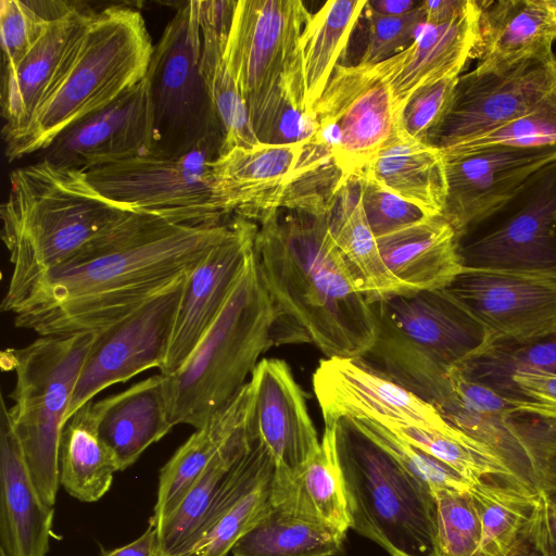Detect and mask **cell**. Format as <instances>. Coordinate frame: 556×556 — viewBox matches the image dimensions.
I'll use <instances>...</instances> for the list:
<instances>
[{"instance_id": "6da1fadb", "label": "cell", "mask_w": 556, "mask_h": 556, "mask_svg": "<svg viewBox=\"0 0 556 556\" xmlns=\"http://www.w3.org/2000/svg\"><path fill=\"white\" fill-rule=\"evenodd\" d=\"M228 228L126 213L1 308L41 337L96 332L187 275Z\"/></svg>"}, {"instance_id": "7a4b0ae2", "label": "cell", "mask_w": 556, "mask_h": 556, "mask_svg": "<svg viewBox=\"0 0 556 556\" xmlns=\"http://www.w3.org/2000/svg\"><path fill=\"white\" fill-rule=\"evenodd\" d=\"M257 222L254 255L276 320L274 344L313 343L328 358L358 359L374 344L370 303L331 230V214L287 210Z\"/></svg>"}, {"instance_id": "3957f363", "label": "cell", "mask_w": 556, "mask_h": 556, "mask_svg": "<svg viewBox=\"0 0 556 556\" xmlns=\"http://www.w3.org/2000/svg\"><path fill=\"white\" fill-rule=\"evenodd\" d=\"M153 48L139 11L123 5L93 11L27 125L4 140L8 161L42 152L65 129L135 87L147 75Z\"/></svg>"}, {"instance_id": "277c9868", "label": "cell", "mask_w": 556, "mask_h": 556, "mask_svg": "<svg viewBox=\"0 0 556 556\" xmlns=\"http://www.w3.org/2000/svg\"><path fill=\"white\" fill-rule=\"evenodd\" d=\"M126 213L103 198L85 172L45 159L12 170L0 206L1 239L12 264L1 306Z\"/></svg>"}, {"instance_id": "5b68a950", "label": "cell", "mask_w": 556, "mask_h": 556, "mask_svg": "<svg viewBox=\"0 0 556 556\" xmlns=\"http://www.w3.org/2000/svg\"><path fill=\"white\" fill-rule=\"evenodd\" d=\"M311 17L300 0L236 1L225 54L260 142L295 143L315 131L301 52Z\"/></svg>"}, {"instance_id": "8992f818", "label": "cell", "mask_w": 556, "mask_h": 556, "mask_svg": "<svg viewBox=\"0 0 556 556\" xmlns=\"http://www.w3.org/2000/svg\"><path fill=\"white\" fill-rule=\"evenodd\" d=\"M370 307L376 339L356 361L433 406L450 392L451 370L489 343L444 289L394 293Z\"/></svg>"}, {"instance_id": "52a82bcc", "label": "cell", "mask_w": 556, "mask_h": 556, "mask_svg": "<svg viewBox=\"0 0 556 556\" xmlns=\"http://www.w3.org/2000/svg\"><path fill=\"white\" fill-rule=\"evenodd\" d=\"M275 320L253 252L214 324L186 362L165 375L174 426L198 429L235 399L275 345Z\"/></svg>"}, {"instance_id": "ba28073f", "label": "cell", "mask_w": 556, "mask_h": 556, "mask_svg": "<svg viewBox=\"0 0 556 556\" xmlns=\"http://www.w3.org/2000/svg\"><path fill=\"white\" fill-rule=\"evenodd\" d=\"M94 332L39 336L1 352V367L15 375L7 406L31 480L49 506L60 486V440L65 415Z\"/></svg>"}, {"instance_id": "9c48e42d", "label": "cell", "mask_w": 556, "mask_h": 556, "mask_svg": "<svg viewBox=\"0 0 556 556\" xmlns=\"http://www.w3.org/2000/svg\"><path fill=\"white\" fill-rule=\"evenodd\" d=\"M337 453L350 529L390 556H428L435 505L430 489L358 430L350 418L337 421Z\"/></svg>"}, {"instance_id": "30bf717a", "label": "cell", "mask_w": 556, "mask_h": 556, "mask_svg": "<svg viewBox=\"0 0 556 556\" xmlns=\"http://www.w3.org/2000/svg\"><path fill=\"white\" fill-rule=\"evenodd\" d=\"M199 1H187L153 48L147 78L153 108L151 153L180 156L204 144L222 148V129L201 71Z\"/></svg>"}, {"instance_id": "8fae6325", "label": "cell", "mask_w": 556, "mask_h": 556, "mask_svg": "<svg viewBox=\"0 0 556 556\" xmlns=\"http://www.w3.org/2000/svg\"><path fill=\"white\" fill-rule=\"evenodd\" d=\"M403 58L404 51L376 64H338L312 108L311 139L330 153L344 186L376 156L399 123L391 80Z\"/></svg>"}, {"instance_id": "7c38bea8", "label": "cell", "mask_w": 556, "mask_h": 556, "mask_svg": "<svg viewBox=\"0 0 556 556\" xmlns=\"http://www.w3.org/2000/svg\"><path fill=\"white\" fill-rule=\"evenodd\" d=\"M219 153V144L207 143L180 156L148 153L85 173L103 198L125 212L215 225L225 216L215 203L211 177Z\"/></svg>"}, {"instance_id": "4fadbf2b", "label": "cell", "mask_w": 556, "mask_h": 556, "mask_svg": "<svg viewBox=\"0 0 556 556\" xmlns=\"http://www.w3.org/2000/svg\"><path fill=\"white\" fill-rule=\"evenodd\" d=\"M466 268L556 269V160L457 238Z\"/></svg>"}, {"instance_id": "5bb4252c", "label": "cell", "mask_w": 556, "mask_h": 556, "mask_svg": "<svg viewBox=\"0 0 556 556\" xmlns=\"http://www.w3.org/2000/svg\"><path fill=\"white\" fill-rule=\"evenodd\" d=\"M488 344L556 336V269L466 268L444 289Z\"/></svg>"}, {"instance_id": "9a60e30c", "label": "cell", "mask_w": 556, "mask_h": 556, "mask_svg": "<svg viewBox=\"0 0 556 556\" xmlns=\"http://www.w3.org/2000/svg\"><path fill=\"white\" fill-rule=\"evenodd\" d=\"M556 85V56L503 72L459 75L425 143L441 152L479 139L526 114Z\"/></svg>"}, {"instance_id": "2e32d148", "label": "cell", "mask_w": 556, "mask_h": 556, "mask_svg": "<svg viewBox=\"0 0 556 556\" xmlns=\"http://www.w3.org/2000/svg\"><path fill=\"white\" fill-rule=\"evenodd\" d=\"M187 275L124 318L94 332L72 394L65 424L109 387L150 368L162 369Z\"/></svg>"}, {"instance_id": "e0dca14e", "label": "cell", "mask_w": 556, "mask_h": 556, "mask_svg": "<svg viewBox=\"0 0 556 556\" xmlns=\"http://www.w3.org/2000/svg\"><path fill=\"white\" fill-rule=\"evenodd\" d=\"M446 198L442 217L456 239L509 200L540 168L556 160V147L490 146L442 152Z\"/></svg>"}, {"instance_id": "ac0fdd59", "label": "cell", "mask_w": 556, "mask_h": 556, "mask_svg": "<svg viewBox=\"0 0 556 556\" xmlns=\"http://www.w3.org/2000/svg\"><path fill=\"white\" fill-rule=\"evenodd\" d=\"M257 229L255 222L237 215L188 273L162 374L170 375L186 362L223 311L254 252Z\"/></svg>"}, {"instance_id": "d6986e66", "label": "cell", "mask_w": 556, "mask_h": 556, "mask_svg": "<svg viewBox=\"0 0 556 556\" xmlns=\"http://www.w3.org/2000/svg\"><path fill=\"white\" fill-rule=\"evenodd\" d=\"M313 389L325 425L349 417L428 429L452 426L432 404L356 359L320 361L313 375Z\"/></svg>"}, {"instance_id": "ffe728a7", "label": "cell", "mask_w": 556, "mask_h": 556, "mask_svg": "<svg viewBox=\"0 0 556 556\" xmlns=\"http://www.w3.org/2000/svg\"><path fill=\"white\" fill-rule=\"evenodd\" d=\"M153 108L146 77L102 110L65 129L39 159L87 172L151 153Z\"/></svg>"}, {"instance_id": "44dd1931", "label": "cell", "mask_w": 556, "mask_h": 556, "mask_svg": "<svg viewBox=\"0 0 556 556\" xmlns=\"http://www.w3.org/2000/svg\"><path fill=\"white\" fill-rule=\"evenodd\" d=\"M306 140L236 147L213 160V195L224 215L236 213L258 220L282 207L283 201L307 173L303 163Z\"/></svg>"}, {"instance_id": "7402d4cb", "label": "cell", "mask_w": 556, "mask_h": 556, "mask_svg": "<svg viewBox=\"0 0 556 556\" xmlns=\"http://www.w3.org/2000/svg\"><path fill=\"white\" fill-rule=\"evenodd\" d=\"M249 382L252 429L269 453L275 471L298 468L318 451L320 440L289 365L282 359L263 358Z\"/></svg>"}, {"instance_id": "603a6c76", "label": "cell", "mask_w": 556, "mask_h": 556, "mask_svg": "<svg viewBox=\"0 0 556 556\" xmlns=\"http://www.w3.org/2000/svg\"><path fill=\"white\" fill-rule=\"evenodd\" d=\"M448 381V394L434 406L443 418L488 447L521 484L540 492L529 453L509 421L510 401L457 367Z\"/></svg>"}, {"instance_id": "cb8c5ba5", "label": "cell", "mask_w": 556, "mask_h": 556, "mask_svg": "<svg viewBox=\"0 0 556 556\" xmlns=\"http://www.w3.org/2000/svg\"><path fill=\"white\" fill-rule=\"evenodd\" d=\"M556 21L546 0L480 1L477 72H503L520 63L556 56Z\"/></svg>"}, {"instance_id": "d4e9b609", "label": "cell", "mask_w": 556, "mask_h": 556, "mask_svg": "<svg viewBox=\"0 0 556 556\" xmlns=\"http://www.w3.org/2000/svg\"><path fill=\"white\" fill-rule=\"evenodd\" d=\"M53 507L37 491L18 441L0 403V552L5 556H46Z\"/></svg>"}, {"instance_id": "484cf974", "label": "cell", "mask_w": 556, "mask_h": 556, "mask_svg": "<svg viewBox=\"0 0 556 556\" xmlns=\"http://www.w3.org/2000/svg\"><path fill=\"white\" fill-rule=\"evenodd\" d=\"M337 421L325 425L318 451L298 468L274 471L270 505L287 515L346 535L350 530L337 453Z\"/></svg>"}, {"instance_id": "4316f807", "label": "cell", "mask_w": 556, "mask_h": 556, "mask_svg": "<svg viewBox=\"0 0 556 556\" xmlns=\"http://www.w3.org/2000/svg\"><path fill=\"white\" fill-rule=\"evenodd\" d=\"M93 406L99 434L114 454L119 471L131 466L174 427L162 372L93 402Z\"/></svg>"}, {"instance_id": "83f0119b", "label": "cell", "mask_w": 556, "mask_h": 556, "mask_svg": "<svg viewBox=\"0 0 556 556\" xmlns=\"http://www.w3.org/2000/svg\"><path fill=\"white\" fill-rule=\"evenodd\" d=\"M93 11L76 2L72 10L49 24L16 65L2 71L0 103L4 140L27 125L72 40Z\"/></svg>"}, {"instance_id": "f1b7e54d", "label": "cell", "mask_w": 556, "mask_h": 556, "mask_svg": "<svg viewBox=\"0 0 556 556\" xmlns=\"http://www.w3.org/2000/svg\"><path fill=\"white\" fill-rule=\"evenodd\" d=\"M381 257L404 292L445 289L463 270L455 231L426 217L377 238Z\"/></svg>"}, {"instance_id": "f546056e", "label": "cell", "mask_w": 556, "mask_h": 556, "mask_svg": "<svg viewBox=\"0 0 556 556\" xmlns=\"http://www.w3.org/2000/svg\"><path fill=\"white\" fill-rule=\"evenodd\" d=\"M480 1L437 24H425L415 41L404 50L403 61L391 80L394 106L400 114L420 87L459 76L477 42Z\"/></svg>"}, {"instance_id": "4dcf8cb0", "label": "cell", "mask_w": 556, "mask_h": 556, "mask_svg": "<svg viewBox=\"0 0 556 556\" xmlns=\"http://www.w3.org/2000/svg\"><path fill=\"white\" fill-rule=\"evenodd\" d=\"M236 1L200 0L202 33L201 71L218 119L223 142L220 153L260 142L247 104L226 60V46Z\"/></svg>"}, {"instance_id": "1f68e13d", "label": "cell", "mask_w": 556, "mask_h": 556, "mask_svg": "<svg viewBox=\"0 0 556 556\" xmlns=\"http://www.w3.org/2000/svg\"><path fill=\"white\" fill-rule=\"evenodd\" d=\"M251 408L252 391L248 382L226 407L195 429L174 453L161 469L149 525L159 528L174 514L220 447L248 424Z\"/></svg>"}, {"instance_id": "d6a6232c", "label": "cell", "mask_w": 556, "mask_h": 556, "mask_svg": "<svg viewBox=\"0 0 556 556\" xmlns=\"http://www.w3.org/2000/svg\"><path fill=\"white\" fill-rule=\"evenodd\" d=\"M362 172L428 216H442L446 198L444 156L440 150L409 136L399 123Z\"/></svg>"}, {"instance_id": "836d02e7", "label": "cell", "mask_w": 556, "mask_h": 556, "mask_svg": "<svg viewBox=\"0 0 556 556\" xmlns=\"http://www.w3.org/2000/svg\"><path fill=\"white\" fill-rule=\"evenodd\" d=\"M251 417L220 447L178 508L157 530L159 549L170 556H194L206 516L230 470L255 440Z\"/></svg>"}, {"instance_id": "e575fe53", "label": "cell", "mask_w": 556, "mask_h": 556, "mask_svg": "<svg viewBox=\"0 0 556 556\" xmlns=\"http://www.w3.org/2000/svg\"><path fill=\"white\" fill-rule=\"evenodd\" d=\"M117 460L98 430L93 401L65 424L60 440V485L73 497L92 503L110 490Z\"/></svg>"}, {"instance_id": "d590c367", "label": "cell", "mask_w": 556, "mask_h": 556, "mask_svg": "<svg viewBox=\"0 0 556 556\" xmlns=\"http://www.w3.org/2000/svg\"><path fill=\"white\" fill-rule=\"evenodd\" d=\"M339 210L330 215V230L357 288L369 303L405 293L388 270L366 219L356 178L338 197Z\"/></svg>"}, {"instance_id": "8d00e7d4", "label": "cell", "mask_w": 556, "mask_h": 556, "mask_svg": "<svg viewBox=\"0 0 556 556\" xmlns=\"http://www.w3.org/2000/svg\"><path fill=\"white\" fill-rule=\"evenodd\" d=\"M366 0H330L315 13L301 36L306 105H313L324 92Z\"/></svg>"}, {"instance_id": "74e56055", "label": "cell", "mask_w": 556, "mask_h": 556, "mask_svg": "<svg viewBox=\"0 0 556 556\" xmlns=\"http://www.w3.org/2000/svg\"><path fill=\"white\" fill-rule=\"evenodd\" d=\"M481 523L478 556H505L528 528L539 493L516 480H480L469 491Z\"/></svg>"}, {"instance_id": "f35d334b", "label": "cell", "mask_w": 556, "mask_h": 556, "mask_svg": "<svg viewBox=\"0 0 556 556\" xmlns=\"http://www.w3.org/2000/svg\"><path fill=\"white\" fill-rule=\"evenodd\" d=\"M345 535L275 508L233 546L232 556H337Z\"/></svg>"}, {"instance_id": "ab89813d", "label": "cell", "mask_w": 556, "mask_h": 556, "mask_svg": "<svg viewBox=\"0 0 556 556\" xmlns=\"http://www.w3.org/2000/svg\"><path fill=\"white\" fill-rule=\"evenodd\" d=\"M457 368L498 393L516 372L556 374V336L523 342H493Z\"/></svg>"}, {"instance_id": "60d3db41", "label": "cell", "mask_w": 556, "mask_h": 556, "mask_svg": "<svg viewBox=\"0 0 556 556\" xmlns=\"http://www.w3.org/2000/svg\"><path fill=\"white\" fill-rule=\"evenodd\" d=\"M76 2L0 1L2 71L16 65L41 38L49 24L66 14Z\"/></svg>"}, {"instance_id": "b9f144b4", "label": "cell", "mask_w": 556, "mask_h": 556, "mask_svg": "<svg viewBox=\"0 0 556 556\" xmlns=\"http://www.w3.org/2000/svg\"><path fill=\"white\" fill-rule=\"evenodd\" d=\"M431 494L435 515L428 556H478L481 523L469 491L438 489Z\"/></svg>"}, {"instance_id": "7bdbcfd3", "label": "cell", "mask_w": 556, "mask_h": 556, "mask_svg": "<svg viewBox=\"0 0 556 556\" xmlns=\"http://www.w3.org/2000/svg\"><path fill=\"white\" fill-rule=\"evenodd\" d=\"M350 419L358 430L395 458L430 491L447 489L468 492L473 485L457 471L409 444L381 424L363 418Z\"/></svg>"}, {"instance_id": "ee69618b", "label": "cell", "mask_w": 556, "mask_h": 556, "mask_svg": "<svg viewBox=\"0 0 556 556\" xmlns=\"http://www.w3.org/2000/svg\"><path fill=\"white\" fill-rule=\"evenodd\" d=\"M273 476L274 472L265 476L220 516L199 545L195 556H228L231 553L237 542L269 513Z\"/></svg>"}, {"instance_id": "f6af8a7d", "label": "cell", "mask_w": 556, "mask_h": 556, "mask_svg": "<svg viewBox=\"0 0 556 556\" xmlns=\"http://www.w3.org/2000/svg\"><path fill=\"white\" fill-rule=\"evenodd\" d=\"M490 146L556 147V85L522 116L479 139L447 151Z\"/></svg>"}, {"instance_id": "bcb514c9", "label": "cell", "mask_w": 556, "mask_h": 556, "mask_svg": "<svg viewBox=\"0 0 556 556\" xmlns=\"http://www.w3.org/2000/svg\"><path fill=\"white\" fill-rule=\"evenodd\" d=\"M368 40L359 63L376 64L407 49L426 24L422 3L399 16L382 15L365 8Z\"/></svg>"}, {"instance_id": "7dc6e473", "label": "cell", "mask_w": 556, "mask_h": 556, "mask_svg": "<svg viewBox=\"0 0 556 556\" xmlns=\"http://www.w3.org/2000/svg\"><path fill=\"white\" fill-rule=\"evenodd\" d=\"M355 178L366 219L376 238L430 217L417 205L387 189L365 172H361Z\"/></svg>"}, {"instance_id": "c3c4849f", "label": "cell", "mask_w": 556, "mask_h": 556, "mask_svg": "<svg viewBox=\"0 0 556 556\" xmlns=\"http://www.w3.org/2000/svg\"><path fill=\"white\" fill-rule=\"evenodd\" d=\"M509 421L529 453L541 491L556 494V419L515 412Z\"/></svg>"}, {"instance_id": "681fc988", "label": "cell", "mask_w": 556, "mask_h": 556, "mask_svg": "<svg viewBox=\"0 0 556 556\" xmlns=\"http://www.w3.org/2000/svg\"><path fill=\"white\" fill-rule=\"evenodd\" d=\"M458 76H451L418 88L403 108L399 124L413 138L425 141L441 118Z\"/></svg>"}, {"instance_id": "f907efd6", "label": "cell", "mask_w": 556, "mask_h": 556, "mask_svg": "<svg viewBox=\"0 0 556 556\" xmlns=\"http://www.w3.org/2000/svg\"><path fill=\"white\" fill-rule=\"evenodd\" d=\"M498 393L515 412L556 419V374L516 372Z\"/></svg>"}, {"instance_id": "816d5d0a", "label": "cell", "mask_w": 556, "mask_h": 556, "mask_svg": "<svg viewBox=\"0 0 556 556\" xmlns=\"http://www.w3.org/2000/svg\"><path fill=\"white\" fill-rule=\"evenodd\" d=\"M527 530L541 556H556V494L540 491L539 503Z\"/></svg>"}, {"instance_id": "f5cc1de1", "label": "cell", "mask_w": 556, "mask_h": 556, "mask_svg": "<svg viewBox=\"0 0 556 556\" xmlns=\"http://www.w3.org/2000/svg\"><path fill=\"white\" fill-rule=\"evenodd\" d=\"M159 549L157 530L149 525L148 529L135 541L102 553L100 556H155Z\"/></svg>"}, {"instance_id": "db71d44e", "label": "cell", "mask_w": 556, "mask_h": 556, "mask_svg": "<svg viewBox=\"0 0 556 556\" xmlns=\"http://www.w3.org/2000/svg\"><path fill=\"white\" fill-rule=\"evenodd\" d=\"M471 0H426L422 1L426 23L437 24L448 21L467 10Z\"/></svg>"}, {"instance_id": "11a10c76", "label": "cell", "mask_w": 556, "mask_h": 556, "mask_svg": "<svg viewBox=\"0 0 556 556\" xmlns=\"http://www.w3.org/2000/svg\"><path fill=\"white\" fill-rule=\"evenodd\" d=\"M421 3L415 0H370L365 8L382 15L399 16L414 11Z\"/></svg>"}, {"instance_id": "9f6ffc18", "label": "cell", "mask_w": 556, "mask_h": 556, "mask_svg": "<svg viewBox=\"0 0 556 556\" xmlns=\"http://www.w3.org/2000/svg\"><path fill=\"white\" fill-rule=\"evenodd\" d=\"M505 556H541L533 541L531 540L528 530L516 541L513 547Z\"/></svg>"}, {"instance_id": "6f0895ef", "label": "cell", "mask_w": 556, "mask_h": 556, "mask_svg": "<svg viewBox=\"0 0 556 556\" xmlns=\"http://www.w3.org/2000/svg\"><path fill=\"white\" fill-rule=\"evenodd\" d=\"M547 7L556 21V0H546Z\"/></svg>"}, {"instance_id": "680465c9", "label": "cell", "mask_w": 556, "mask_h": 556, "mask_svg": "<svg viewBox=\"0 0 556 556\" xmlns=\"http://www.w3.org/2000/svg\"><path fill=\"white\" fill-rule=\"evenodd\" d=\"M391 556H414V555L396 552V553L392 554Z\"/></svg>"}, {"instance_id": "91938a15", "label": "cell", "mask_w": 556, "mask_h": 556, "mask_svg": "<svg viewBox=\"0 0 556 556\" xmlns=\"http://www.w3.org/2000/svg\"><path fill=\"white\" fill-rule=\"evenodd\" d=\"M155 556H170V555H167V554H165V553L161 552L160 549H157V552H156V555H155Z\"/></svg>"}, {"instance_id": "94428289", "label": "cell", "mask_w": 556, "mask_h": 556, "mask_svg": "<svg viewBox=\"0 0 556 556\" xmlns=\"http://www.w3.org/2000/svg\"><path fill=\"white\" fill-rule=\"evenodd\" d=\"M0 556H5L4 554L0 553Z\"/></svg>"}]
</instances>
